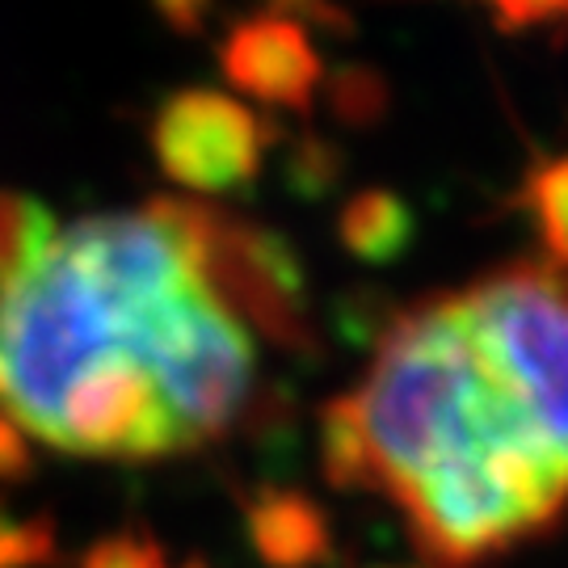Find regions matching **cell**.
Masks as SVG:
<instances>
[{
  "instance_id": "cell-16",
  "label": "cell",
  "mask_w": 568,
  "mask_h": 568,
  "mask_svg": "<svg viewBox=\"0 0 568 568\" xmlns=\"http://www.w3.org/2000/svg\"><path fill=\"white\" fill-rule=\"evenodd\" d=\"M194 568H199V565H194Z\"/></svg>"
},
{
  "instance_id": "cell-14",
  "label": "cell",
  "mask_w": 568,
  "mask_h": 568,
  "mask_svg": "<svg viewBox=\"0 0 568 568\" xmlns=\"http://www.w3.org/2000/svg\"><path fill=\"white\" fill-rule=\"evenodd\" d=\"M30 443H26V429L9 417V413H0V480H21L26 471H30Z\"/></svg>"
},
{
  "instance_id": "cell-1",
  "label": "cell",
  "mask_w": 568,
  "mask_h": 568,
  "mask_svg": "<svg viewBox=\"0 0 568 568\" xmlns=\"http://www.w3.org/2000/svg\"><path fill=\"white\" fill-rule=\"evenodd\" d=\"M203 220L206 206L156 199L60 232L0 291V413L93 459L220 438L257 358L206 278Z\"/></svg>"
},
{
  "instance_id": "cell-3",
  "label": "cell",
  "mask_w": 568,
  "mask_h": 568,
  "mask_svg": "<svg viewBox=\"0 0 568 568\" xmlns=\"http://www.w3.org/2000/svg\"><path fill=\"white\" fill-rule=\"evenodd\" d=\"M471 337L568 471V283L551 265H506L455 295Z\"/></svg>"
},
{
  "instance_id": "cell-11",
  "label": "cell",
  "mask_w": 568,
  "mask_h": 568,
  "mask_svg": "<svg viewBox=\"0 0 568 568\" xmlns=\"http://www.w3.org/2000/svg\"><path fill=\"white\" fill-rule=\"evenodd\" d=\"M81 568H164V551L152 535H105L81 556Z\"/></svg>"
},
{
  "instance_id": "cell-2",
  "label": "cell",
  "mask_w": 568,
  "mask_h": 568,
  "mask_svg": "<svg viewBox=\"0 0 568 568\" xmlns=\"http://www.w3.org/2000/svg\"><path fill=\"white\" fill-rule=\"evenodd\" d=\"M321 450L337 488H375L396 506L464 476H506L568 506V471L493 371L455 295L387 325L363 387L325 408Z\"/></svg>"
},
{
  "instance_id": "cell-6",
  "label": "cell",
  "mask_w": 568,
  "mask_h": 568,
  "mask_svg": "<svg viewBox=\"0 0 568 568\" xmlns=\"http://www.w3.org/2000/svg\"><path fill=\"white\" fill-rule=\"evenodd\" d=\"M220 63L241 93L286 110H307L321 84L312 30L291 13H257L241 21L220 47Z\"/></svg>"
},
{
  "instance_id": "cell-8",
  "label": "cell",
  "mask_w": 568,
  "mask_h": 568,
  "mask_svg": "<svg viewBox=\"0 0 568 568\" xmlns=\"http://www.w3.org/2000/svg\"><path fill=\"white\" fill-rule=\"evenodd\" d=\"M342 241L354 257L371 265L396 262L413 241V215H408L405 199H396L387 190L354 194L342 211Z\"/></svg>"
},
{
  "instance_id": "cell-10",
  "label": "cell",
  "mask_w": 568,
  "mask_h": 568,
  "mask_svg": "<svg viewBox=\"0 0 568 568\" xmlns=\"http://www.w3.org/2000/svg\"><path fill=\"white\" fill-rule=\"evenodd\" d=\"M523 203L535 215V227H539L544 248L551 257V270H568V156L539 164L530 173Z\"/></svg>"
},
{
  "instance_id": "cell-12",
  "label": "cell",
  "mask_w": 568,
  "mask_h": 568,
  "mask_svg": "<svg viewBox=\"0 0 568 568\" xmlns=\"http://www.w3.org/2000/svg\"><path fill=\"white\" fill-rule=\"evenodd\" d=\"M55 551V527L51 518H26L0 530V568H34L47 565Z\"/></svg>"
},
{
  "instance_id": "cell-9",
  "label": "cell",
  "mask_w": 568,
  "mask_h": 568,
  "mask_svg": "<svg viewBox=\"0 0 568 568\" xmlns=\"http://www.w3.org/2000/svg\"><path fill=\"white\" fill-rule=\"evenodd\" d=\"M55 236L60 232L47 206L21 194H0V291L18 283L26 270H34Z\"/></svg>"
},
{
  "instance_id": "cell-4",
  "label": "cell",
  "mask_w": 568,
  "mask_h": 568,
  "mask_svg": "<svg viewBox=\"0 0 568 568\" xmlns=\"http://www.w3.org/2000/svg\"><path fill=\"white\" fill-rule=\"evenodd\" d=\"M152 148L173 182L199 194H224L257 178L265 131L241 102L224 93L185 89L156 110Z\"/></svg>"
},
{
  "instance_id": "cell-5",
  "label": "cell",
  "mask_w": 568,
  "mask_h": 568,
  "mask_svg": "<svg viewBox=\"0 0 568 568\" xmlns=\"http://www.w3.org/2000/svg\"><path fill=\"white\" fill-rule=\"evenodd\" d=\"M206 278L241 321H253L274 342L304 345V270L278 236L244 227L206 206Z\"/></svg>"
},
{
  "instance_id": "cell-13",
  "label": "cell",
  "mask_w": 568,
  "mask_h": 568,
  "mask_svg": "<svg viewBox=\"0 0 568 568\" xmlns=\"http://www.w3.org/2000/svg\"><path fill=\"white\" fill-rule=\"evenodd\" d=\"M333 98L342 105V114L349 119H371L379 110V93H375V77L371 72H345L342 81L333 84Z\"/></svg>"
},
{
  "instance_id": "cell-15",
  "label": "cell",
  "mask_w": 568,
  "mask_h": 568,
  "mask_svg": "<svg viewBox=\"0 0 568 568\" xmlns=\"http://www.w3.org/2000/svg\"><path fill=\"white\" fill-rule=\"evenodd\" d=\"M9 527V514H4V501H0V530Z\"/></svg>"
},
{
  "instance_id": "cell-7",
  "label": "cell",
  "mask_w": 568,
  "mask_h": 568,
  "mask_svg": "<svg viewBox=\"0 0 568 568\" xmlns=\"http://www.w3.org/2000/svg\"><path fill=\"white\" fill-rule=\"evenodd\" d=\"M248 539L265 565L312 568L328 556V518L304 493L270 488L248 506Z\"/></svg>"
}]
</instances>
